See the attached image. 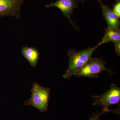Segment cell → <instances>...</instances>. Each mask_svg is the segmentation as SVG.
Listing matches in <instances>:
<instances>
[{
    "mask_svg": "<svg viewBox=\"0 0 120 120\" xmlns=\"http://www.w3.org/2000/svg\"><path fill=\"white\" fill-rule=\"evenodd\" d=\"M119 41H120V31L107 26L105 29V35L99 43L101 45L109 42L115 43Z\"/></svg>",
    "mask_w": 120,
    "mask_h": 120,
    "instance_id": "obj_9",
    "label": "cell"
},
{
    "mask_svg": "<svg viewBox=\"0 0 120 120\" xmlns=\"http://www.w3.org/2000/svg\"><path fill=\"white\" fill-rule=\"evenodd\" d=\"M77 0H57L56 2L46 5L45 7L47 8L54 7L59 9L64 16L68 19L69 21L74 28L78 30L79 28L71 18V16L74 13V9L77 7Z\"/></svg>",
    "mask_w": 120,
    "mask_h": 120,
    "instance_id": "obj_6",
    "label": "cell"
},
{
    "mask_svg": "<svg viewBox=\"0 0 120 120\" xmlns=\"http://www.w3.org/2000/svg\"><path fill=\"white\" fill-rule=\"evenodd\" d=\"M99 2L101 5L103 16L107 22L108 26L115 30L120 31V18L113 13L112 10L110 8L109 6L103 4L101 1Z\"/></svg>",
    "mask_w": 120,
    "mask_h": 120,
    "instance_id": "obj_7",
    "label": "cell"
},
{
    "mask_svg": "<svg viewBox=\"0 0 120 120\" xmlns=\"http://www.w3.org/2000/svg\"><path fill=\"white\" fill-rule=\"evenodd\" d=\"M25 0H0V17L13 16L19 19Z\"/></svg>",
    "mask_w": 120,
    "mask_h": 120,
    "instance_id": "obj_5",
    "label": "cell"
},
{
    "mask_svg": "<svg viewBox=\"0 0 120 120\" xmlns=\"http://www.w3.org/2000/svg\"><path fill=\"white\" fill-rule=\"evenodd\" d=\"M115 0L116 2H120V0Z\"/></svg>",
    "mask_w": 120,
    "mask_h": 120,
    "instance_id": "obj_14",
    "label": "cell"
},
{
    "mask_svg": "<svg viewBox=\"0 0 120 120\" xmlns=\"http://www.w3.org/2000/svg\"><path fill=\"white\" fill-rule=\"evenodd\" d=\"M30 91L31 97L24 101L23 105L35 107L41 112H46L49 107L50 89L43 87L37 82H34L32 83Z\"/></svg>",
    "mask_w": 120,
    "mask_h": 120,
    "instance_id": "obj_2",
    "label": "cell"
},
{
    "mask_svg": "<svg viewBox=\"0 0 120 120\" xmlns=\"http://www.w3.org/2000/svg\"><path fill=\"white\" fill-rule=\"evenodd\" d=\"M113 13L119 18L120 17V1L117 2L114 6L112 10Z\"/></svg>",
    "mask_w": 120,
    "mask_h": 120,
    "instance_id": "obj_10",
    "label": "cell"
},
{
    "mask_svg": "<svg viewBox=\"0 0 120 120\" xmlns=\"http://www.w3.org/2000/svg\"><path fill=\"white\" fill-rule=\"evenodd\" d=\"M21 53L31 67L34 68L37 67L40 56L38 50L34 47H28L26 45L22 48Z\"/></svg>",
    "mask_w": 120,
    "mask_h": 120,
    "instance_id": "obj_8",
    "label": "cell"
},
{
    "mask_svg": "<svg viewBox=\"0 0 120 120\" xmlns=\"http://www.w3.org/2000/svg\"><path fill=\"white\" fill-rule=\"evenodd\" d=\"M79 0L81 1V2H82V3H83V2L86 1V0Z\"/></svg>",
    "mask_w": 120,
    "mask_h": 120,
    "instance_id": "obj_13",
    "label": "cell"
},
{
    "mask_svg": "<svg viewBox=\"0 0 120 120\" xmlns=\"http://www.w3.org/2000/svg\"><path fill=\"white\" fill-rule=\"evenodd\" d=\"M115 44V51L117 55L120 56V41L114 43Z\"/></svg>",
    "mask_w": 120,
    "mask_h": 120,
    "instance_id": "obj_12",
    "label": "cell"
},
{
    "mask_svg": "<svg viewBox=\"0 0 120 120\" xmlns=\"http://www.w3.org/2000/svg\"><path fill=\"white\" fill-rule=\"evenodd\" d=\"M93 105L103 107L109 112V107L112 105L118 104L120 101V88L114 84L110 85V88L101 95L91 97Z\"/></svg>",
    "mask_w": 120,
    "mask_h": 120,
    "instance_id": "obj_4",
    "label": "cell"
},
{
    "mask_svg": "<svg viewBox=\"0 0 120 120\" xmlns=\"http://www.w3.org/2000/svg\"><path fill=\"white\" fill-rule=\"evenodd\" d=\"M101 45L99 42L94 47L88 48L81 51L69 50L68 52L69 58L68 68L63 75V78L68 79L75 75L77 71L85 65L91 57L94 52Z\"/></svg>",
    "mask_w": 120,
    "mask_h": 120,
    "instance_id": "obj_1",
    "label": "cell"
},
{
    "mask_svg": "<svg viewBox=\"0 0 120 120\" xmlns=\"http://www.w3.org/2000/svg\"><path fill=\"white\" fill-rule=\"evenodd\" d=\"M106 62L102 58L91 57L85 65L77 71L75 75L77 77L95 79L98 78V75L104 71H107L110 75L113 74V72L106 67Z\"/></svg>",
    "mask_w": 120,
    "mask_h": 120,
    "instance_id": "obj_3",
    "label": "cell"
},
{
    "mask_svg": "<svg viewBox=\"0 0 120 120\" xmlns=\"http://www.w3.org/2000/svg\"><path fill=\"white\" fill-rule=\"evenodd\" d=\"M108 112L107 110H106V109H103L102 110V112H101V113H97V114H94L92 115V117H91L90 118V120H99L100 119V116L102 115L105 113L106 112Z\"/></svg>",
    "mask_w": 120,
    "mask_h": 120,
    "instance_id": "obj_11",
    "label": "cell"
},
{
    "mask_svg": "<svg viewBox=\"0 0 120 120\" xmlns=\"http://www.w3.org/2000/svg\"><path fill=\"white\" fill-rule=\"evenodd\" d=\"M98 0V1L99 2V1H101V0Z\"/></svg>",
    "mask_w": 120,
    "mask_h": 120,
    "instance_id": "obj_15",
    "label": "cell"
}]
</instances>
